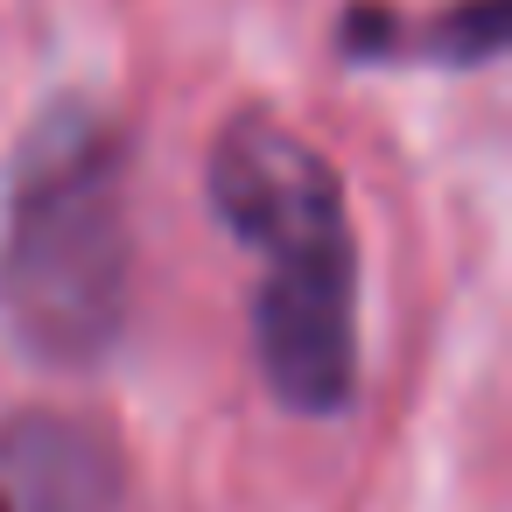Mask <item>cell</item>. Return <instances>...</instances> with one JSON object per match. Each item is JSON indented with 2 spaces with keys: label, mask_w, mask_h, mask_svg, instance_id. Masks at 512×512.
Instances as JSON below:
<instances>
[{
  "label": "cell",
  "mask_w": 512,
  "mask_h": 512,
  "mask_svg": "<svg viewBox=\"0 0 512 512\" xmlns=\"http://www.w3.org/2000/svg\"><path fill=\"white\" fill-rule=\"evenodd\" d=\"M204 197L260 260L253 351L267 393L288 414L337 421L358 400V239L337 169L274 113H239L211 141Z\"/></svg>",
  "instance_id": "6da1fadb"
},
{
  "label": "cell",
  "mask_w": 512,
  "mask_h": 512,
  "mask_svg": "<svg viewBox=\"0 0 512 512\" xmlns=\"http://www.w3.org/2000/svg\"><path fill=\"white\" fill-rule=\"evenodd\" d=\"M127 134L92 99H50L0 190V330L50 372L99 365L127 330Z\"/></svg>",
  "instance_id": "7a4b0ae2"
},
{
  "label": "cell",
  "mask_w": 512,
  "mask_h": 512,
  "mask_svg": "<svg viewBox=\"0 0 512 512\" xmlns=\"http://www.w3.org/2000/svg\"><path fill=\"white\" fill-rule=\"evenodd\" d=\"M505 50V0H456V8L407 22L379 0L351 8L337 22V57L351 64H442V71H470L491 64Z\"/></svg>",
  "instance_id": "277c9868"
},
{
  "label": "cell",
  "mask_w": 512,
  "mask_h": 512,
  "mask_svg": "<svg viewBox=\"0 0 512 512\" xmlns=\"http://www.w3.org/2000/svg\"><path fill=\"white\" fill-rule=\"evenodd\" d=\"M0 491L15 512H113L120 456L71 414H15L0 428Z\"/></svg>",
  "instance_id": "3957f363"
}]
</instances>
